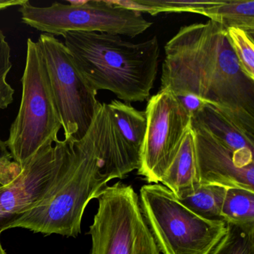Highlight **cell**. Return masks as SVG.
<instances>
[{
	"mask_svg": "<svg viewBox=\"0 0 254 254\" xmlns=\"http://www.w3.org/2000/svg\"><path fill=\"white\" fill-rule=\"evenodd\" d=\"M160 90L197 96L254 139V80L242 70L219 23L182 26L168 41Z\"/></svg>",
	"mask_w": 254,
	"mask_h": 254,
	"instance_id": "obj_1",
	"label": "cell"
},
{
	"mask_svg": "<svg viewBox=\"0 0 254 254\" xmlns=\"http://www.w3.org/2000/svg\"><path fill=\"white\" fill-rule=\"evenodd\" d=\"M139 167V154L119 131L108 104H101L88 131L74 142L68 170L55 192L11 225L44 235L78 237L86 207L114 179Z\"/></svg>",
	"mask_w": 254,
	"mask_h": 254,
	"instance_id": "obj_2",
	"label": "cell"
},
{
	"mask_svg": "<svg viewBox=\"0 0 254 254\" xmlns=\"http://www.w3.org/2000/svg\"><path fill=\"white\" fill-rule=\"evenodd\" d=\"M77 67L93 90L112 92L123 102H142L154 87L160 59L157 37L134 43L102 32L62 35Z\"/></svg>",
	"mask_w": 254,
	"mask_h": 254,
	"instance_id": "obj_3",
	"label": "cell"
},
{
	"mask_svg": "<svg viewBox=\"0 0 254 254\" xmlns=\"http://www.w3.org/2000/svg\"><path fill=\"white\" fill-rule=\"evenodd\" d=\"M21 83V103L5 143L23 168L41 148L59 140L62 127L41 47L31 38Z\"/></svg>",
	"mask_w": 254,
	"mask_h": 254,
	"instance_id": "obj_4",
	"label": "cell"
},
{
	"mask_svg": "<svg viewBox=\"0 0 254 254\" xmlns=\"http://www.w3.org/2000/svg\"><path fill=\"white\" fill-rule=\"evenodd\" d=\"M139 194L142 215L163 254H210L227 233L224 221L200 216L162 184L142 186Z\"/></svg>",
	"mask_w": 254,
	"mask_h": 254,
	"instance_id": "obj_5",
	"label": "cell"
},
{
	"mask_svg": "<svg viewBox=\"0 0 254 254\" xmlns=\"http://www.w3.org/2000/svg\"><path fill=\"white\" fill-rule=\"evenodd\" d=\"M38 7L28 1L19 8L24 24L53 36L66 32H102L133 38L152 23L140 11L120 6L111 1H68Z\"/></svg>",
	"mask_w": 254,
	"mask_h": 254,
	"instance_id": "obj_6",
	"label": "cell"
},
{
	"mask_svg": "<svg viewBox=\"0 0 254 254\" xmlns=\"http://www.w3.org/2000/svg\"><path fill=\"white\" fill-rule=\"evenodd\" d=\"M89 229L90 254H160L131 186H108Z\"/></svg>",
	"mask_w": 254,
	"mask_h": 254,
	"instance_id": "obj_7",
	"label": "cell"
},
{
	"mask_svg": "<svg viewBox=\"0 0 254 254\" xmlns=\"http://www.w3.org/2000/svg\"><path fill=\"white\" fill-rule=\"evenodd\" d=\"M50 85L60 116L64 139L78 142L88 131L101 104L74 62L66 46L49 34L40 35Z\"/></svg>",
	"mask_w": 254,
	"mask_h": 254,
	"instance_id": "obj_8",
	"label": "cell"
},
{
	"mask_svg": "<svg viewBox=\"0 0 254 254\" xmlns=\"http://www.w3.org/2000/svg\"><path fill=\"white\" fill-rule=\"evenodd\" d=\"M74 142L59 140L41 148L7 185H0V235L53 194L68 170Z\"/></svg>",
	"mask_w": 254,
	"mask_h": 254,
	"instance_id": "obj_9",
	"label": "cell"
},
{
	"mask_svg": "<svg viewBox=\"0 0 254 254\" xmlns=\"http://www.w3.org/2000/svg\"><path fill=\"white\" fill-rule=\"evenodd\" d=\"M145 113L146 130L137 174L150 184H159L190 127L191 116L178 98L167 90L153 96Z\"/></svg>",
	"mask_w": 254,
	"mask_h": 254,
	"instance_id": "obj_10",
	"label": "cell"
},
{
	"mask_svg": "<svg viewBox=\"0 0 254 254\" xmlns=\"http://www.w3.org/2000/svg\"><path fill=\"white\" fill-rule=\"evenodd\" d=\"M199 184L254 191V166H243L234 154L204 129L193 126Z\"/></svg>",
	"mask_w": 254,
	"mask_h": 254,
	"instance_id": "obj_11",
	"label": "cell"
},
{
	"mask_svg": "<svg viewBox=\"0 0 254 254\" xmlns=\"http://www.w3.org/2000/svg\"><path fill=\"white\" fill-rule=\"evenodd\" d=\"M191 124L210 133L234 154L243 166H254V139L249 137L212 105L206 104L191 117Z\"/></svg>",
	"mask_w": 254,
	"mask_h": 254,
	"instance_id": "obj_12",
	"label": "cell"
},
{
	"mask_svg": "<svg viewBox=\"0 0 254 254\" xmlns=\"http://www.w3.org/2000/svg\"><path fill=\"white\" fill-rule=\"evenodd\" d=\"M160 183L176 197L199 184L194 133L191 125L184 135L175 159Z\"/></svg>",
	"mask_w": 254,
	"mask_h": 254,
	"instance_id": "obj_13",
	"label": "cell"
},
{
	"mask_svg": "<svg viewBox=\"0 0 254 254\" xmlns=\"http://www.w3.org/2000/svg\"><path fill=\"white\" fill-rule=\"evenodd\" d=\"M203 15L226 29H241L254 40V0H220L216 5L205 9Z\"/></svg>",
	"mask_w": 254,
	"mask_h": 254,
	"instance_id": "obj_14",
	"label": "cell"
},
{
	"mask_svg": "<svg viewBox=\"0 0 254 254\" xmlns=\"http://www.w3.org/2000/svg\"><path fill=\"white\" fill-rule=\"evenodd\" d=\"M108 106L125 140L140 154L147 126L145 111H138L130 104L118 100L111 101Z\"/></svg>",
	"mask_w": 254,
	"mask_h": 254,
	"instance_id": "obj_15",
	"label": "cell"
},
{
	"mask_svg": "<svg viewBox=\"0 0 254 254\" xmlns=\"http://www.w3.org/2000/svg\"><path fill=\"white\" fill-rule=\"evenodd\" d=\"M227 189L215 184H199L177 197L183 204L200 216L221 220V206Z\"/></svg>",
	"mask_w": 254,
	"mask_h": 254,
	"instance_id": "obj_16",
	"label": "cell"
},
{
	"mask_svg": "<svg viewBox=\"0 0 254 254\" xmlns=\"http://www.w3.org/2000/svg\"><path fill=\"white\" fill-rule=\"evenodd\" d=\"M221 218L226 224H254V191L227 188L221 206Z\"/></svg>",
	"mask_w": 254,
	"mask_h": 254,
	"instance_id": "obj_17",
	"label": "cell"
},
{
	"mask_svg": "<svg viewBox=\"0 0 254 254\" xmlns=\"http://www.w3.org/2000/svg\"><path fill=\"white\" fill-rule=\"evenodd\" d=\"M218 1H173V0H135L116 1L120 6L136 10L141 13L156 15L160 13L190 12L203 15L206 8L216 5Z\"/></svg>",
	"mask_w": 254,
	"mask_h": 254,
	"instance_id": "obj_18",
	"label": "cell"
},
{
	"mask_svg": "<svg viewBox=\"0 0 254 254\" xmlns=\"http://www.w3.org/2000/svg\"><path fill=\"white\" fill-rule=\"evenodd\" d=\"M227 231L210 254H254V224H227Z\"/></svg>",
	"mask_w": 254,
	"mask_h": 254,
	"instance_id": "obj_19",
	"label": "cell"
},
{
	"mask_svg": "<svg viewBox=\"0 0 254 254\" xmlns=\"http://www.w3.org/2000/svg\"><path fill=\"white\" fill-rule=\"evenodd\" d=\"M229 42L239 65L247 76L254 80V40L239 29H227Z\"/></svg>",
	"mask_w": 254,
	"mask_h": 254,
	"instance_id": "obj_20",
	"label": "cell"
},
{
	"mask_svg": "<svg viewBox=\"0 0 254 254\" xmlns=\"http://www.w3.org/2000/svg\"><path fill=\"white\" fill-rule=\"evenodd\" d=\"M11 68V48L0 29V109H6L14 102V90L7 81Z\"/></svg>",
	"mask_w": 254,
	"mask_h": 254,
	"instance_id": "obj_21",
	"label": "cell"
},
{
	"mask_svg": "<svg viewBox=\"0 0 254 254\" xmlns=\"http://www.w3.org/2000/svg\"><path fill=\"white\" fill-rule=\"evenodd\" d=\"M21 171L20 165L13 160L5 141L0 139V185H7L14 181Z\"/></svg>",
	"mask_w": 254,
	"mask_h": 254,
	"instance_id": "obj_22",
	"label": "cell"
},
{
	"mask_svg": "<svg viewBox=\"0 0 254 254\" xmlns=\"http://www.w3.org/2000/svg\"><path fill=\"white\" fill-rule=\"evenodd\" d=\"M177 98L191 117L200 111L207 104L203 99L190 93L181 95Z\"/></svg>",
	"mask_w": 254,
	"mask_h": 254,
	"instance_id": "obj_23",
	"label": "cell"
},
{
	"mask_svg": "<svg viewBox=\"0 0 254 254\" xmlns=\"http://www.w3.org/2000/svg\"><path fill=\"white\" fill-rule=\"evenodd\" d=\"M28 2V0H0V11L12 6H21Z\"/></svg>",
	"mask_w": 254,
	"mask_h": 254,
	"instance_id": "obj_24",
	"label": "cell"
},
{
	"mask_svg": "<svg viewBox=\"0 0 254 254\" xmlns=\"http://www.w3.org/2000/svg\"><path fill=\"white\" fill-rule=\"evenodd\" d=\"M1 236V235H0ZM0 254H7L6 251L4 250L3 247H2L1 241H0Z\"/></svg>",
	"mask_w": 254,
	"mask_h": 254,
	"instance_id": "obj_25",
	"label": "cell"
}]
</instances>
